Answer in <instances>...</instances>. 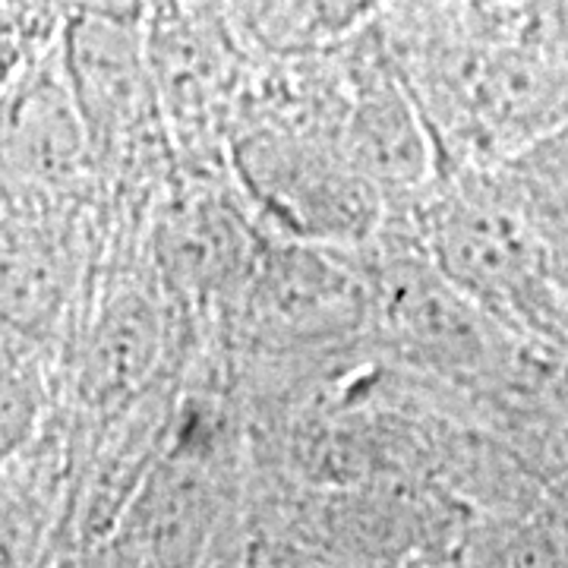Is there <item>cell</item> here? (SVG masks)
<instances>
[{"mask_svg":"<svg viewBox=\"0 0 568 568\" xmlns=\"http://www.w3.org/2000/svg\"><path fill=\"white\" fill-rule=\"evenodd\" d=\"M369 316L361 246L268 234L222 347L234 366H323L369 342Z\"/></svg>","mask_w":568,"mask_h":568,"instance_id":"7a4b0ae2","label":"cell"},{"mask_svg":"<svg viewBox=\"0 0 568 568\" xmlns=\"http://www.w3.org/2000/svg\"><path fill=\"white\" fill-rule=\"evenodd\" d=\"M227 174L265 234L306 244L364 246L388 215L379 186L351 162L338 133L268 114H241Z\"/></svg>","mask_w":568,"mask_h":568,"instance_id":"6da1fadb","label":"cell"},{"mask_svg":"<svg viewBox=\"0 0 568 568\" xmlns=\"http://www.w3.org/2000/svg\"><path fill=\"white\" fill-rule=\"evenodd\" d=\"M102 196L67 70L36 67L0 89V212L82 219Z\"/></svg>","mask_w":568,"mask_h":568,"instance_id":"3957f363","label":"cell"}]
</instances>
